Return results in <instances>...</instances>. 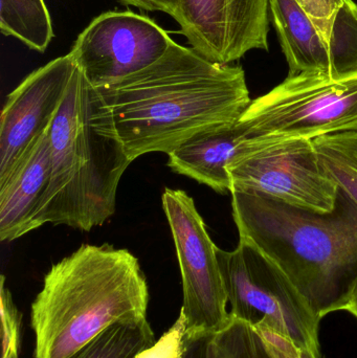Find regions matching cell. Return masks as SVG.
Segmentation results:
<instances>
[{
    "label": "cell",
    "instance_id": "obj_1",
    "mask_svg": "<svg viewBox=\"0 0 357 358\" xmlns=\"http://www.w3.org/2000/svg\"><path fill=\"white\" fill-rule=\"evenodd\" d=\"M96 90L131 162L170 155L199 132L235 123L252 102L242 67L175 41L154 64Z\"/></svg>",
    "mask_w": 357,
    "mask_h": 358
},
{
    "label": "cell",
    "instance_id": "obj_2",
    "mask_svg": "<svg viewBox=\"0 0 357 358\" xmlns=\"http://www.w3.org/2000/svg\"><path fill=\"white\" fill-rule=\"evenodd\" d=\"M239 238L272 261L319 319L344 311L357 284V206L340 189L330 212L231 193Z\"/></svg>",
    "mask_w": 357,
    "mask_h": 358
},
{
    "label": "cell",
    "instance_id": "obj_3",
    "mask_svg": "<svg viewBox=\"0 0 357 358\" xmlns=\"http://www.w3.org/2000/svg\"><path fill=\"white\" fill-rule=\"evenodd\" d=\"M149 287L125 248L83 244L50 267L31 306L35 358H69L115 324L147 320Z\"/></svg>",
    "mask_w": 357,
    "mask_h": 358
},
{
    "label": "cell",
    "instance_id": "obj_4",
    "mask_svg": "<svg viewBox=\"0 0 357 358\" xmlns=\"http://www.w3.org/2000/svg\"><path fill=\"white\" fill-rule=\"evenodd\" d=\"M48 134L52 178L37 229L52 223L88 231L104 224L132 162L102 96L78 67Z\"/></svg>",
    "mask_w": 357,
    "mask_h": 358
},
{
    "label": "cell",
    "instance_id": "obj_5",
    "mask_svg": "<svg viewBox=\"0 0 357 358\" xmlns=\"http://www.w3.org/2000/svg\"><path fill=\"white\" fill-rule=\"evenodd\" d=\"M217 258L233 317L272 330L322 357L321 320L270 259L243 238L231 252L217 248Z\"/></svg>",
    "mask_w": 357,
    "mask_h": 358
},
{
    "label": "cell",
    "instance_id": "obj_6",
    "mask_svg": "<svg viewBox=\"0 0 357 358\" xmlns=\"http://www.w3.org/2000/svg\"><path fill=\"white\" fill-rule=\"evenodd\" d=\"M240 121L251 138H314L357 132V73L289 76L252 100Z\"/></svg>",
    "mask_w": 357,
    "mask_h": 358
},
{
    "label": "cell",
    "instance_id": "obj_7",
    "mask_svg": "<svg viewBox=\"0 0 357 358\" xmlns=\"http://www.w3.org/2000/svg\"><path fill=\"white\" fill-rule=\"evenodd\" d=\"M231 193H255L297 208L330 212L340 187L314 140L249 138L228 166Z\"/></svg>",
    "mask_w": 357,
    "mask_h": 358
},
{
    "label": "cell",
    "instance_id": "obj_8",
    "mask_svg": "<svg viewBox=\"0 0 357 358\" xmlns=\"http://www.w3.org/2000/svg\"><path fill=\"white\" fill-rule=\"evenodd\" d=\"M161 202L180 263V313L186 319L187 336L190 341L207 338L221 329L231 317L218 263V246L187 192L166 189Z\"/></svg>",
    "mask_w": 357,
    "mask_h": 358
},
{
    "label": "cell",
    "instance_id": "obj_9",
    "mask_svg": "<svg viewBox=\"0 0 357 358\" xmlns=\"http://www.w3.org/2000/svg\"><path fill=\"white\" fill-rule=\"evenodd\" d=\"M173 41L146 15L110 10L84 29L69 55L87 81L99 88L154 64Z\"/></svg>",
    "mask_w": 357,
    "mask_h": 358
},
{
    "label": "cell",
    "instance_id": "obj_10",
    "mask_svg": "<svg viewBox=\"0 0 357 358\" xmlns=\"http://www.w3.org/2000/svg\"><path fill=\"white\" fill-rule=\"evenodd\" d=\"M270 19V0H178L174 17L191 48L219 64L268 50Z\"/></svg>",
    "mask_w": 357,
    "mask_h": 358
},
{
    "label": "cell",
    "instance_id": "obj_11",
    "mask_svg": "<svg viewBox=\"0 0 357 358\" xmlns=\"http://www.w3.org/2000/svg\"><path fill=\"white\" fill-rule=\"evenodd\" d=\"M75 67L68 52L29 73L8 94L0 119V182L50 129Z\"/></svg>",
    "mask_w": 357,
    "mask_h": 358
},
{
    "label": "cell",
    "instance_id": "obj_12",
    "mask_svg": "<svg viewBox=\"0 0 357 358\" xmlns=\"http://www.w3.org/2000/svg\"><path fill=\"white\" fill-rule=\"evenodd\" d=\"M48 130L34 145L20 165L0 182V240L10 242L37 229L50 178Z\"/></svg>",
    "mask_w": 357,
    "mask_h": 358
},
{
    "label": "cell",
    "instance_id": "obj_13",
    "mask_svg": "<svg viewBox=\"0 0 357 358\" xmlns=\"http://www.w3.org/2000/svg\"><path fill=\"white\" fill-rule=\"evenodd\" d=\"M270 16L289 64V76L306 71H323L333 77L356 73L295 0H270Z\"/></svg>",
    "mask_w": 357,
    "mask_h": 358
},
{
    "label": "cell",
    "instance_id": "obj_14",
    "mask_svg": "<svg viewBox=\"0 0 357 358\" xmlns=\"http://www.w3.org/2000/svg\"><path fill=\"white\" fill-rule=\"evenodd\" d=\"M249 138L240 120L209 128L168 155V166L174 173L194 179L217 193H231L228 166Z\"/></svg>",
    "mask_w": 357,
    "mask_h": 358
},
{
    "label": "cell",
    "instance_id": "obj_15",
    "mask_svg": "<svg viewBox=\"0 0 357 358\" xmlns=\"http://www.w3.org/2000/svg\"><path fill=\"white\" fill-rule=\"evenodd\" d=\"M205 358L322 357L303 350L272 330L256 327L231 315L221 329L207 338Z\"/></svg>",
    "mask_w": 357,
    "mask_h": 358
},
{
    "label": "cell",
    "instance_id": "obj_16",
    "mask_svg": "<svg viewBox=\"0 0 357 358\" xmlns=\"http://www.w3.org/2000/svg\"><path fill=\"white\" fill-rule=\"evenodd\" d=\"M0 29L39 52H45L54 37L44 0H0Z\"/></svg>",
    "mask_w": 357,
    "mask_h": 358
},
{
    "label": "cell",
    "instance_id": "obj_17",
    "mask_svg": "<svg viewBox=\"0 0 357 358\" xmlns=\"http://www.w3.org/2000/svg\"><path fill=\"white\" fill-rule=\"evenodd\" d=\"M154 343L148 321L115 324L69 358H136Z\"/></svg>",
    "mask_w": 357,
    "mask_h": 358
},
{
    "label": "cell",
    "instance_id": "obj_18",
    "mask_svg": "<svg viewBox=\"0 0 357 358\" xmlns=\"http://www.w3.org/2000/svg\"><path fill=\"white\" fill-rule=\"evenodd\" d=\"M325 171L357 206V132L314 138Z\"/></svg>",
    "mask_w": 357,
    "mask_h": 358
},
{
    "label": "cell",
    "instance_id": "obj_19",
    "mask_svg": "<svg viewBox=\"0 0 357 358\" xmlns=\"http://www.w3.org/2000/svg\"><path fill=\"white\" fill-rule=\"evenodd\" d=\"M0 300L2 325L1 358H20L22 315L13 301L10 289L6 286L4 275H1L0 281Z\"/></svg>",
    "mask_w": 357,
    "mask_h": 358
},
{
    "label": "cell",
    "instance_id": "obj_20",
    "mask_svg": "<svg viewBox=\"0 0 357 358\" xmlns=\"http://www.w3.org/2000/svg\"><path fill=\"white\" fill-rule=\"evenodd\" d=\"M193 341L187 336V323L184 315L148 348L140 351L136 358H184Z\"/></svg>",
    "mask_w": 357,
    "mask_h": 358
},
{
    "label": "cell",
    "instance_id": "obj_21",
    "mask_svg": "<svg viewBox=\"0 0 357 358\" xmlns=\"http://www.w3.org/2000/svg\"><path fill=\"white\" fill-rule=\"evenodd\" d=\"M123 6H134L150 12H163L174 18L177 12L178 0H117Z\"/></svg>",
    "mask_w": 357,
    "mask_h": 358
},
{
    "label": "cell",
    "instance_id": "obj_22",
    "mask_svg": "<svg viewBox=\"0 0 357 358\" xmlns=\"http://www.w3.org/2000/svg\"><path fill=\"white\" fill-rule=\"evenodd\" d=\"M207 338L209 336L193 341L184 358H205V344H207Z\"/></svg>",
    "mask_w": 357,
    "mask_h": 358
},
{
    "label": "cell",
    "instance_id": "obj_23",
    "mask_svg": "<svg viewBox=\"0 0 357 358\" xmlns=\"http://www.w3.org/2000/svg\"><path fill=\"white\" fill-rule=\"evenodd\" d=\"M344 311L351 313L354 317L357 320V284L356 288H354V292H352L351 296H350L349 301H348L347 305H346Z\"/></svg>",
    "mask_w": 357,
    "mask_h": 358
}]
</instances>
